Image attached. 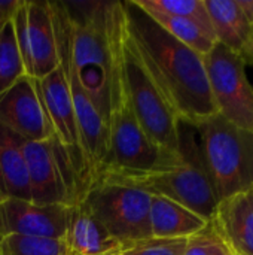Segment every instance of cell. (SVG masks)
I'll use <instances>...</instances> for the list:
<instances>
[{
  "label": "cell",
  "instance_id": "1",
  "mask_svg": "<svg viewBox=\"0 0 253 255\" xmlns=\"http://www.w3.org/2000/svg\"><path fill=\"white\" fill-rule=\"evenodd\" d=\"M124 4L128 40L179 121L195 126L218 114L203 55L170 36L133 0Z\"/></svg>",
  "mask_w": 253,
  "mask_h": 255
},
{
  "label": "cell",
  "instance_id": "2",
  "mask_svg": "<svg viewBox=\"0 0 253 255\" xmlns=\"http://www.w3.org/2000/svg\"><path fill=\"white\" fill-rule=\"evenodd\" d=\"M179 160L151 170L106 167L97 184L125 185L167 197L212 221L219 202L194 124L179 121Z\"/></svg>",
  "mask_w": 253,
  "mask_h": 255
},
{
  "label": "cell",
  "instance_id": "3",
  "mask_svg": "<svg viewBox=\"0 0 253 255\" xmlns=\"http://www.w3.org/2000/svg\"><path fill=\"white\" fill-rule=\"evenodd\" d=\"M49 4L54 22L58 64L66 75L76 115L81 152L85 167V190L88 193L97 184L100 173L109 160V126L79 81L78 70L72 58L70 25L64 4L63 1H49Z\"/></svg>",
  "mask_w": 253,
  "mask_h": 255
},
{
  "label": "cell",
  "instance_id": "4",
  "mask_svg": "<svg viewBox=\"0 0 253 255\" xmlns=\"http://www.w3.org/2000/svg\"><path fill=\"white\" fill-rule=\"evenodd\" d=\"M218 202L253 190V131L215 114L195 124Z\"/></svg>",
  "mask_w": 253,
  "mask_h": 255
},
{
  "label": "cell",
  "instance_id": "5",
  "mask_svg": "<svg viewBox=\"0 0 253 255\" xmlns=\"http://www.w3.org/2000/svg\"><path fill=\"white\" fill-rule=\"evenodd\" d=\"M21 149L33 202L67 206L82 202L78 170L69 152L54 136L36 142L21 139Z\"/></svg>",
  "mask_w": 253,
  "mask_h": 255
},
{
  "label": "cell",
  "instance_id": "6",
  "mask_svg": "<svg viewBox=\"0 0 253 255\" xmlns=\"http://www.w3.org/2000/svg\"><path fill=\"white\" fill-rule=\"evenodd\" d=\"M124 79L133 112L149 139L160 148L179 152V118L140 61L127 36L124 40Z\"/></svg>",
  "mask_w": 253,
  "mask_h": 255
},
{
  "label": "cell",
  "instance_id": "7",
  "mask_svg": "<svg viewBox=\"0 0 253 255\" xmlns=\"http://www.w3.org/2000/svg\"><path fill=\"white\" fill-rule=\"evenodd\" d=\"M81 205L116 241L127 245L151 238V196L137 188L97 184Z\"/></svg>",
  "mask_w": 253,
  "mask_h": 255
},
{
  "label": "cell",
  "instance_id": "8",
  "mask_svg": "<svg viewBox=\"0 0 253 255\" xmlns=\"http://www.w3.org/2000/svg\"><path fill=\"white\" fill-rule=\"evenodd\" d=\"M179 158L180 152L160 148L143 131L130 105L127 88L124 87L110 102L109 160L106 167L151 170Z\"/></svg>",
  "mask_w": 253,
  "mask_h": 255
},
{
  "label": "cell",
  "instance_id": "9",
  "mask_svg": "<svg viewBox=\"0 0 253 255\" xmlns=\"http://www.w3.org/2000/svg\"><path fill=\"white\" fill-rule=\"evenodd\" d=\"M203 61L218 114L236 127L253 131V85L245 58L216 42Z\"/></svg>",
  "mask_w": 253,
  "mask_h": 255
},
{
  "label": "cell",
  "instance_id": "10",
  "mask_svg": "<svg viewBox=\"0 0 253 255\" xmlns=\"http://www.w3.org/2000/svg\"><path fill=\"white\" fill-rule=\"evenodd\" d=\"M24 73L42 79L58 67L49 1L22 0L12 18Z\"/></svg>",
  "mask_w": 253,
  "mask_h": 255
},
{
  "label": "cell",
  "instance_id": "11",
  "mask_svg": "<svg viewBox=\"0 0 253 255\" xmlns=\"http://www.w3.org/2000/svg\"><path fill=\"white\" fill-rule=\"evenodd\" d=\"M37 91L42 99L52 136L69 152L82 185V200L85 197V167L79 143V131L73 109L70 88L63 69L58 67L42 79H36Z\"/></svg>",
  "mask_w": 253,
  "mask_h": 255
},
{
  "label": "cell",
  "instance_id": "12",
  "mask_svg": "<svg viewBox=\"0 0 253 255\" xmlns=\"http://www.w3.org/2000/svg\"><path fill=\"white\" fill-rule=\"evenodd\" d=\"M72 206L43 205L25 199L0 200V239L30 236L63 239Z\"/></svg>",
  "mask_w": 253,
  "mask_h": 255
},
{
  "label": "cell",
  "instance_id": "13",
  "mask_svg": "<svg viewBox=\"0 0 253 255\" xmlns=\"http://www.w3.org/2000/svg\"><path fill=\"white\" fill-rule=\"evenodd\" d=\"M0 124L30 142L52 136L36 79L24 75L0 96Z\"/></svg>",
  "mask_w": 253,
  "mask_h": 255
},
{
  "label": "cell",
  "instance_id": "14",
  "mask_svg": "<svg viewBox=\"0 0 253 255\" xmlns=\"http://www.w3.org/2000/svg\"><path fill=\"white\" fill-rule=\"evenodd\" d=\"M210 223L233 255H253V190L221 200Z\"/></svg>",
  "mask_w": 253,
  "mask_h": 255
},
{
  "label": "cell",
  "instance_id": "15",
  "mask_svg": "<svg viewBox=\"0 0 253 255\" xmlns=\"http://www.w3.org/2000/svg\"><path fill=\"white\" fill-rule=\"evenodd\" d=\"M204 4L216 42L240 54L245 61L253 57L252 25L236 0H204Z\"/></svg>",
  "mask_w": 253,
  "mask_h": 255
},
{
  "label": "cell",
  "instance_id": "16",
  "mask_svg": "<svg viewBox=\"0 0 253 255\" xmlns=\"http://www.w3.org/2000/svg\"><path fill=\"white\" fill-rule=\"evenodd\" d=\"M149 221L152 238L163 239H188L210 223L186 206L161 196H151Z\"/></svg>",
  "mask_w": 253,
  "mask_h": 255
},
{
  "label": "cell",
  "instance_id": "17",
  "mask_svg": "<svg viewBox=\"0 0 253 255\" xmlns=\"http://www.w3.org/2000/svg\"><path fill=\"white\" fill-rule=\"evenodd\" d=\"M31 200L21 137L0 124V200Z\"/></svg>",
  "mask_w": 253,
  "mask_h": 255
},
{
  "label": "cell",
  "instance_id": "18",
  "mask_svg": "<svg viewBox=\"0 0 253 255\" xmlns=\"http://www.w3.org/2000/svg\"><path fill=\"white\" fill-rule=\"evenodd\" d=\"M145 10V9H142ZM163 30H166L170 36H173L180 43L186 45L192 51H195L200 55H206L213 45L216 43L204 30L201 25H198L195 21L180 16H173L155 10H145Z\"/></svg>",
  "mask_w": 253,
  "mask_h": 255
},
{
  "label": "cell",
  "instance_id": "19",
  "mask_svg": "<svg viewBox=\"0 0 253 255\" xmlns=\"http://www.w3.org/2000/svg\"><path fill=\"white\" fill-rule=\"evenodd\" d=\"M140 9L155 10L195 21L216 42L204 0H133Z\"/></svg>",
  "mask_w": 253,
  "mask_h": 255
},
{
  "label": "cell",
  "instance_id": "20",
  "mask_svg": "<svg viewBox=\"0 0 253 255\" xmlns=\"http://www.w3.org/2000/svg\"><path fill=\"white\" fill-rule=\"evenodd\" d=\"M24 75L13 24L7 21L0 28V96Z\"/></svg>",
  "mask_w": 253,
  "mask_h": 255
},
{
  "label": "cell",
  "instance_id": "21",
  "mask_svg": "<svg viewBox=\"0 0 253 255\" xmlns=\"http://www.w3.org/2000/svg\"><path fill=\"white\" fill-rule=\"evenodd\" d=\"M1 255H64L63 239L7 236L0 239Z\"/></svg>",
  "mask_w": 253,
  "mask_h": 255
},
{
  "label": "cell",
  "instance_id": "22",
  "mask_svg": "<svg viewBox=\"0 0 253 255\" xmlns=\"http://www.w3.org/2000/svg\"><path fill=\"white\" fill-rule=\"evenodd\" d=\"M78 70V69H76ZM79 81L92 99L97 111L109 126L110 120V91L104 72L97 66H85L78 70Z\"/></svg>",
  "mask_w": 253,
  "mask_h": 255
},
{
  "label": "cell",
  "instance_id": "23",
  "mask_svg": "<svg viewBox=\"0 0 253 255\" xmlns=\"http://www.w3.org/2000/svg\"><path fill=\"white\" fill-rule=\"evenodd\" d=\"M188 239L146 238L124 245L121 255H183Z\"/></svg>",
  "mask_w": 253,
  "mask_h": 255
},
{
  "label": "cell",
  "instance_id": "24",
  "mask_svg": "<svg viewBox=\"0 0 253 255\" xmlns=\"http://www.w3.org/2000/svg\"><path fill=\"white\" fill-rule=\"evenodd\" d=\"M183 255H233V253L209 223L204 230L188 238Z\"/></svg>",
  "mask_w": 253,
  "mask_h": 255
},
{
  "label": "cell",
  "instance_id": "25",
  "mask_svg": "<svg viewBox=\"0 0 253 255\" xmlns=\"http://www.w3.org/2000/svg\"><path fill=\"white\" fill-rule=\"evenodd\" d=\"M21 1L22 0H0V28L7 21H12L13 15L21 6Z\"/></svg>",
  "mask_w": 253,
  "mask_h": 255
},
{
  "label": "cell",
  "instance_id": "26",
  "mask_svg": "<svg viewBox=\"0 0 253 255\" xmlns=\"http://www.w3.org/2000/svg\"><path fill=\"white\" fill-rule=\"evenodd\" d=\"M236 3L249 21V24L253 25V0H236Z\"/></svg>",
  "mask_w": 253,
  "mask_h": 255
},
{
  "label": "cell",
  "instance_id": "27",
  "mask_svg": "<svg viewBox=\"0 0 253 255\" xmlns=\"http://www.w3.org/2000/svg\"><path fill=\"white\" fill-rule=\"evenodd\" d=\"M252 31H253V25H252Z\"/></svg>",
  "mask_w": 253,
  "mask_h": 255
},
{
  "label": "cell",
  "instance_id": "28",
  "mask_svg": "<svg viewBox=\"0 0 253 255\" xmlns=\"http://www.w3.org/2000/svg\"><path fill=\"white\" fill-rule=\"evenodd\" d=\"M0 255H1V254H0Z\"/></svg>",
  "mask_w": 253,
  "mask_h": 255
}]
</instances>
